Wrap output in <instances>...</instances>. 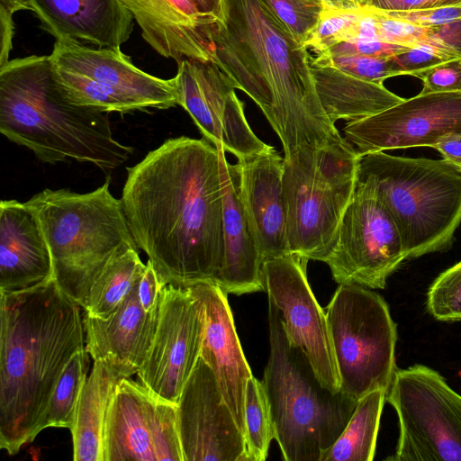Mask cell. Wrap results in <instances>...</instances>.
Masks as SVG:
<instances>
[{
	"mask_svg": "<svg viewBox=\"0 0 461 461\" xmlns=\"http://www.w3.org/2000/svg\"><path fill=\"white\" fill-rule=\"evenodd\" d=\"M127 171L124 213L161 285H217L224 258L218 149L204 138H172Z\"/></svg>",
	"mask_w": 461,
	"mask_h": 461,
	"instance_id": "cell-1",
	"label": "cell"
},
{
	"mask_svg": "<svg viewBox=\"0 0 461 461\" xmlns=\"http://www.w3.org/2000/svg\"><path fill=\"white\" fill-rule=\"evenodd\" d=\"M213 61L261 109L285 154L340 140L316 92L312 55L262 0H222Z\"/></svg>",
	"mask_w": 461,
	"mask_h": 461,
	"instance_id": "cell-2",
	"label": "cell"
},
{
	"mask_svg": "<svg viewBox=\"0 0 461 461\" xmlns=\"http://www.w3.org/2000/svg\"><path fill=\"white\" fill-rule=\"evenodd\" d=\"M80 308L54 278L0 291V447L10 455L45 429L59 378L86 348Z\"/></svg>",
	"mask_w": 461,
	"mask_h": 461,
	"instance_id": "cell-3",
	"label": "cell"
},
{
	"mask_svg": "<svg viewBox=\"0 0 461 461\" xmlns=\"http://www.w3.org/2000/svg\"><path fill=\"white\" fill-rule=\"evenodd\" d=\"M0 132L43 163L72 159L105 173L133 153L113 137L107 113L65 98L49 56L18 58L0 67Z\"/></svg>",
	"mask_w": 461,
	"mask_h": 461,
	"instance_id": "cell-4",
	"label": "cell"
},
{
	"mask_svg": "<svg viewBox=\"0 0 461 461\" xmlns=\"http://www.w3.org/2000/svg\"><path fill=\"white\" fill-rule=\"evenodd\" d=\"M270 354L264 371L275 439L286 461H321L338 439L357 401L325 387L303 351L286 336L268 299Z\"/></svg>",
	"mask_w": 461,
	"mask_h": 461,
	"instance_id": "cell-5",
	"label": "cell"
},
{
	"mask_svg": "<svg viewBox=\"0 0 461 461\" xmlns=\"http://www.w3.org/2000/svg\"><path fill=\"white\" fill-rule=\"evenodd\" d=\"M49 245L54 280L77 304L106 266L120 253L138 249L122 203L106 181L94 191L44 189L27 201Z\"/></svg>",
	"mask_w": 461,
	"mask_h": 461,
	"instance_id": "cell-6",
	"label": "cell"
},
{
	"mask_svg": "<svg viewBox=\"0 0 461 461\" xmlns=\"http://www.w3.org/2000/svg\"><path fill=\"white\" fill-rule=\"evenodd\" d=\"M357 181L367 184L391 214L406 259L451 247L461 223V167L377 151L360 157Z\"/></svg>",
	"mask_w": 461,
	"mask_h": 461,
	"instance_id": "cell-7",
	"label": "cell"
},
{
	"mask_svg": "<svg viewBox=\"0 0 461 461\" xmlns=\"http://www.w3.org/2000/svg\"><path fill=\"white\" fill-rule=\"evenodd\" d=\"M360 157L345 138L285 154L283 192L290 254L323 262L352 198Z\"/></svg>",
	"mask_w": 461,
	"mask_h": 461,
	"instance_id": "cell-8",
	"label": "cell"
},
{
	"mask_svg": "<svg viewBox=\"0 0 461 461\" xmlns=\"http://www.w3.org/2000/svg\"><path fill=\"white\" fill-rule=\"evenodd\" d=\"M340 391L358 401L392 383L397 328L380 294L357 284H340L324 309Z\"/></svg>",
	"mask_w": 461,
	"mask_h": 461,
	"instance_id": "cell-9",
	"label": "cell"
},
{
	"mask_svg": "<svg viewBox=\"0 0 461 461\" xmlns=\"http://www.w3.org/2000/svg\"><path fill=\"white\" fill-rule=\"evenodd\" d=\"M400 434L395 461H461V395L434 369L396 368L386 393Z\"/></svg>",
	"mask_w": 461,
	"mask_h": 461,
	"instance_id": "cell-10",
	"label": "cell"
},
{
	"mask_svg": "<svg viewBox=\"0 0 461 461\" xmlns=\"http://www.w3.org/2000/svg\"><path fill=\"white\" fill-rule=\"evenodd\" d=\"M406 259L398 228L374 190L359 181L323 262L339 285L384 289Z\"/></svg>",
	"mask_w": 461,
	"mask_h": 461,
	"instance_id": "cell-11",
	"label": "cell"
},
{
	"mask_svg": "<svg viewBox=\"0 0 461 461\" xmlns=\"http://www.w3.org/2000/svg\"><path fill=\"white\" fill-rule=\"evenodd\" d=\"M184 461L176 403L130 377L116 386L107 410L103 461Z\"/></svg>",
	"mask_w": 461,
	"mask_h": 461,
	"instance_id": "cell-12",
	"label": "cell"
},
{
	"mask_svg": "<svg viewBox=\"0 0 461 461\" xmlns=\"http://www.w3.org/2000/svg\"><path fill=\"white\" fill-rule=\"evenodd\" d=\"M308 260L292 254L270 258L261 265V283L277 307L288 340L308 357L321 383L340 391L324 309L308 283Z\"/></svg>",
	"mask_w": 461,
	"mask_h": 461,
	"instance_id": "cell-13",
	"label": "cell"
},
{
	"mask_svg": "<svg viewBox=\"0 0 461 461\" xmlns=\"http://www.w3.org/2000/svg\"><path fill=\"white\" fill-rule=\"evenodd\" d=\"M345 139L360 156L431 147L461 135V91L420 93L375 114L349 121Z\"/></svg>",
	"mask_w": 461,
	"mask_h": 461,
	"instance_id": "cell-14",
	"label": "cell"
},
{
	"mask_svg": "<svg viewBox=\"0 0 461 461\" xmlns=\"http://www.w3.org/2000/svg\"><path fill=\"white\" fill-rule=\"evenodd\" d=\"M205 326L202 303L186 288L166 285L158 322L140 382L160 398L176 403L200 357Z\"/></svg>",
	"mask_w": 461,
	"mask_h": 461,
	"instance_id": "cell-15",
	"label": "cell"
},
{
	"mask_svg": "<svg viewBox=\"0 0 461 461\" xmlns=\"http://www.w3.org/2000/svg\"><path fill=\"white\" fill-rule=\"evenodd\" d=\"M175 78L177 104L190 114L212 144L222 146L237 158L269 146L250 129L236 88L214 61L183 59Z\"/></svg>",
	"mask_w": 461,
	"mask_h": 461,
	"instance_id": "cell-16",
	"label": "cell"
},
{
	"mask_svg": "<svg viewBox=\"0 0 461 461\" xmlns=\"http://www.w3.org/2000/svg\"><path fill=\"white\" fill-rule=\"evenodd\" d=\"M176 407L184 461H246L245 437L222 397L214 373L202 357Z\"/></svg>",
	"mask_w": 461,
	"mask_h": 461,
	"instance_id": "cell-17",
	"label": "cell"
},
{
	"mask_svg": "<svg viewBox=\"0 0 461 461\" xmlns=\"http://www.w3.org/2000/svg\"><path fill=\"white\" fill-rule=\"evenodd\" d=\"M49 57L53 65L86 76L123 96L138 111L177 105L175 77L163 79L142 71L120 49L94 48L74 40L57 39Z\"/></svg>",
	"mask_w": 461,
	"mask_h": 461,
	"instance_id": "cell-18",
	"label": "cell"
},
{
	"mask_svg": "<svg viewBox=\"0 0 461 461\" xmlns=\"http://www.w3.org/2000/svg\"><path fill=\"white\" fill-rule=\"evenodd\" d=\"M186 289L199 299L204 310L200 357L214 373L222 397L245 437V393L252 373L236 332L227 294L212 284Z\"/></svg>",
	"mask_w": 461,
	"mask_h": 461,
	"instance_id": "cell-19",
	"label": "cell"
},
{
	"mask_svg": "<svg viewBox=\"0 0 461 461\" xmlns=\"http://www.w3.org/2000/svg\"><path fill=\"white\" fill-rule=\"evenodd\" d=\"M240 198L262 259L290 254L283 192L284 158L268 146L234 165Z\"/></svg>",
	"mask_w": 461,
	"mask_h": 461,
	"instance_id": "cell-20",
	"label": "cell"
},
{
	"mask_svg": "<svg viewBox=\"0 0 461 461\" xmlns=\"http://www.w3.org/2000/svg\"><path fill=\"white\" fill-rule=\"evenodd\" d=\"M144 40L161 56L213 61L211 31L216 18L203 14L194 0H122Z\"/></svg>",
	"mask_w": 461,
	"mask_h": 461,
	"instance_id": "cell-21",
	"label": "cell"
},
{
	"mask_svg": "<svg viewBox=\"0 0 461 461\" xmlns=\"http://www.w3.org/2000/svg\"><path fill=\"white\" fill-rule=\"evenodd\" d=\"M53 278L50 250L35 211L27 202L3 200L0 291H20Z\"/></svg>",
	"mask_w": 461,
	"mask_h": 461,
	"instance_id": "cell-22",
	"label": "cell"
},
{
	"mask_svg": "<svg viewBox=\"0 0 461 461\" xmlns=\"http://www.w3.org/2000/svg\"><path fill=\"white\" fill-rule=\"evenodd\" d=\"M138 285L107 318L83 316L86 349L90 357L119 366L131 376L138 373L148 356L159 316V310L144 311Z\"/></svg>",
	"mask_w": 461,
	"mask_h": 461,
	"instance_id": "cell-23",
	"label": "cell"
},
{
	"mask_svg": "<svg viewBox=\"0 0 461 461\" xmlns=\"http://www.w3.org/2000/svg\"><path fill=\"white\" fill-rule=\"evenodd\" d=\"M41 27L57 39L120 49L133 17L122 0H29Z\"/></svg>",
	"mask_w": 461,
	"mask_h": 461,
	"instance_id": "cell-24",
	"label": "cell"
},
{
	"mask_svg": "<svg viewBox=\"0 0 461 461\" xmlns=\"http://www.w3.org/2000/svg\"><path fill=\"white\" fill-rule=\"evenodd\" d=\"M215 147L220 158L224 236V258L217 285L227 294L263 291V259L240 198L234 165L227 160L222 146Z\"/></svg>",
	"mask_w": 461,
	"mask_h": 461,
	"instance_id": "cell-25",
	"label": "cell"
},
{
	"mask_svg": "<svg viewBox=\"0 0 461 461\" xmlns=\"http://www.w3.org/2000/svg\"><path fill=\"white\" fill-rule=\"evenodd\" d=\"M311 68L321 106L333 124L340 119L349 122L375 114L404 100L383 83L356 77L319 63L312 56Z\"/></svg>",
	"mask_w": 461,
	"mask_h": 461,
	"instance_id": "cell-26",
	"label": "cell"
},
{
	"mask_svg": "<svg viewBox=\"0 0 461 461\" xmlns=\"http://www.w3.org/2000/svg\"><path fill=\"white\" fill-rule=\"evenodd\" d=\"M131 375L104 360H95L82 388L70 429L75 461H103V436L107 410L119 382Z\"/></svg>",
	"mask_w": 461,
	"mask_h": 461,
	"instance_id": "cell-27",
	"label": "cell"
},
{
	"mask_svg": "<svg viewBox=\"0 0 461 461\" xmlns=\"http://www.w3.org/2000/svg\"><path fill=\"white\" fill-rule=\"evenodd\" d=\"M385 397L386 391L377 389L360 398L343 431L321 461L373 460Z\"/></svg>",
	"mask_w": 461,
	"mask_h": 461,
	"instance_id": "cell-28",
	"label": "cell"
},
{
	"mask_svg": "<svg viewBox=\"0 0 461 461\" xmlns=\"http://www.w3.org/2000/svg\"><path fill=\"white\" fill-rule=\"evenodd\" d=\"M145 268L138 249L117 255L92 285L83 307L84 313L107 318L139 283Z\"/></svg>",
	"mask_w": 461,
	"mask_h": 461,
	"instance_id": "cell-29",
	"label": "cell"
},
{
	"mask_svg": "<svg viewBox=\"0 0 461 461\" xmlns=\"http://www.w3.org/2000/svg\"><path fill=\"white\" fill-rule=\"evenodd\" d=\"M88 356L86 348L78 350L62 371L50 400L45 429L73 428L79 396L87 378Z\"/></svg>",
	"mask_w": 461,
	"mask_h": 461,
	"instance_id": "cell-30",
	"label": "cell"
},
{
	"mask_svg": "<svg viewBox=\"0 0 461 461\" xmlns=\"http://www.w3.org/2000/svg\"><path fill=\"white\" fill-rule=\"evenodd\" d=\"M52 66L55 81L62 95L70 103L104 113H125L138 111L134 104L88 77L53 64Z\"/></svg>",
	"mask_w": 461,
	"mask_h": 461,
	"instance_id": "cell-31",
	"label": "cell"
},
{
	"mask_svg": "<svg viewBox=\"0 0 461 461\" xmlns=\"http://www.w3.org/2000/svg\"><path fill=\"white\" fill-rule=\"evenodd\" d=\"M275 438L270 409L263 383L251 376L245 393L246 461H264Z\"/></svg>",
	"mask_w": 461,
	"mask_h": 461,
	"instance_id": "cell-32",
	"label": "cell"
},
{
	"mask_svg": "<svg viewBox=\"0 0 461 461\" xmlns=\"http://www.w3.org/2000/svg\"><path fill=\"white\" fill-rule=\"evenodd\" d=\"M363 6L356 10H343L326 6L320 20L305 42L316 53L355 38Z\"/></svg>",
	"mask_w": 461,
	"mask_h": 461,
	"instance_id": "cell-33",
	"label": "cell"
},
{
	"mask_svg": "<svg viewBox=\"0 0 461 461\" xmlns=\"http://www.w3.org/2000/svg\"><path fill=\"white\" fill-rule=\"evenodd\" d=\"M262 1L291 34L304 46L326 7L323 0Z\"/></svg>",
	"mask_w": 461,
	"mask_h": 461,
	"instance_id": "cell-34",
	"label": "cell"
},
{
	"mask_svg": "<svg viewBox=\"0 0 461 461\" xmlns=\"http://www.w3.org/2000/svg\"><path fill=\"white\" fill-rule=\"evenodd\" d=\"M313 59L319 63L330 65L347 74L371 82L383 83L386 78L405 75L393 57L318 53Z\"/></svg>",
	"mask_w": 461,
	"mask_h": 461,
	"instance_id": "cell-35",
	"label": "cell"
},
{
	"mask_svg": "<svg viewBox=\"0 0 461 461\" xmlns=\"http://www.w3.org/2000/svg\"><path fill=\"white\" fill-rule=\"evenodd\" d=\"M427 310L438 321H461V261L431 284L427 293Z\"/></svg>",
	"mask_w": 461,
	"mask_h": 461,
	"instance_id": "cell-36",
	"label": "cell"
},
{
	"mask_svg": "<svg viewBox=\"0 0 461 461\" xmlns=\"http://www.w3.org/2000/svg\"><path fill=\"white\" fill-rule=\"evenodd\" d=\"M371 9L376 19L378 36L381 41L411 49L420 45L435 47V27L421 26L391 17L381 10L373 7Z\"/></svg>",
	"mask_w": 461,
	"mask_h": 461,
	"instance_id": "cell-37",
	"label": "cell"
},
{
	"mask_svg": "<svg viewBox=\"0 0 461 461\" xmlns=\"http://www.w3.org/2000/svg\"><path fill=\"white\" fill-rule=\"evenodd\" d=\"M421 93L461 91V58L441 62L420 72Z\"/></svg>",
	"mask_w": 461,
	"mask_h": 461,
	"instance_id": "cell-38",
	"label": "cell"
},
{
	"mask_svg": "<svg viewBox=\"0 0 461 461\" xmlns=\"http://www.w3.org/2000/svg\"><path fill=\"white\" fill-rule=\"evenodd\" d=\"M381 11L391 17L428 27L461 21V3L418 10Z\"/></svg>",
	"mask_w": 461,
	"mask_h": 461,
	"instance_id": "cell-39",
	"label": "cell"
},
{
	"mask_svg": "<svg viewBox=\"0 0 461 461\" xmlns=\"http://www.w3.org/2000/svg\"><path fill=\"white\" fill-rule=\"evenodd\" d=\"M411 48L377 39H354L339 42L320 53L329 55L358 54L377 57H394L408 51Z\"/></svg>",
	"mask_w": 461,
	"mask_h": 461,
	"instance_id": "cell-40",
	"label": "cell"
},
{
	"mask_svg": "<svg viewBox=\"0 0 461 461\" xmlns=\"http://www.w3.org/2000/svg\"><path fill=\"white\" fill-rule=\"evenodd\" d=\"M164 287L153 265L148 260L138 285L140 303L145 312H154L159 310Z\"/></svg>",
	"mask_w": 461,
	"mask_h": 461,
	"instance_id": "cell-41",
	"label": "cell"
},
{
	"mask_svg": "<svg viewBox=\"0 0 461 461\" xmlns=\"http://www.w3.org/2000/svg\"><path fill=\"white\" fill-rule=\"evenodd\" d=\"M12 14L0 10V67L9 61L13 48L14 23Z\"/></svg>",
	"mask_w": 461,
	"mask_h": 461,
	"instance_id": "cell-42",
	"label": "cell"
},
{
	"mask_svg": "<svg viewBox=\"0 0 461 461\" xmlns=\"http://www.w3.org/2000/svg\"><path fill=\"white\" fill-rule=\"evenodd\" d=\"M436 0H371L369 6L383 11H408L431 8Z\"/></svg>",
	"mask_w": 461,
	"mask_h": 461,
	"instance_id": "cell-43",
	"label": "cell"
},
{
	"mask_svg": "<svg viewBox=\"0 0 461 461\" xmlns=\"http://www.w3.org/2000/svg\"><path fill=\"white\" fill-rule=\"evenodd\" d=\"M443 158L461 167V135L447 137L434 146Z\"/></svg>",
	"mask_w": 461,
	"mask_h": 461,
	"instance_id": "cell-44",
	"label": "cell"
},
{
	"mask_svg": "<svg viewBox=\"0 0 461 461\" xmlns=\"http://www.w3.org/2000/svg\"><path fill=\"white\" fill-rule=\"evenodd\" d=\"M198 10L204 15L218 18L222 5V0H194Z\"/></svg>",
	"mask_w": 461,
	"mask_h": 461,
	"instance_id": "cell-45",
	"label": "cell"
},
{
	"mask_svg": "<svg viewBox=\"0 0 461 461\" xmlns=\"http://www.w3.org/2000/svg\"><path fill=\"white\" fill-rule=\"evenodd\" d=\"M0 10L14 15L17 11H32V6L29 0H0Z\"/></svg>",
	"mask_w": 461,
	"mask_h": 461,
	"instance_id": "cell-46",
	"label": "cell"
},
{
	"mask_svg": "<svg viewBox=\"0 0 461 461\" xmlns=\"http://www.w3.org/2000/svg\"><path fill=\"white\" fill-rule=\"evenodd\" d=\"M325 5L328 7L343 9V10H356L362 6L361 0H323Z\"/></svg>",
	"mask_w": 461,
	"mask_h": 461,
	"instance_id": "cell-47",
	"label": "cell"
},
{
	"mask_svg": "<svg viewBox=\"0 0 461 461\" xmlns=\"http://www.w3.org/2000/svg\"><path fill=\"white\" fill-rule=\"evenodd\" d=\"M461 3V0H436L432 7H439Z\"/></svg>",
	"mask_w": 461,
	"mask_h": 461,
	"instance_id": "cell-48",
	"label": "cell"
},
{
	"mask_svg": "<svg viewBox=\"0 0 461 461\" xmlns=\"http://www.w3.org/2000/svg\"><path fill=\"white\" fill-rule=\"evenodd\" d=\"M371 0H361V5H368Z\"/></svg>",
	"mask_w": 461,
	"mask_h": 461,
	"instance_id": "cell-49",
	"label": "cell"
}]
</instances>
